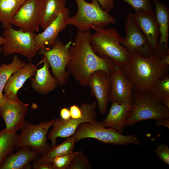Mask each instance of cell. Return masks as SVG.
Segmentation results:
<instances>
[{
	"label": "cell",
	"mask_w": 169,
	"mask_h": 169,
	"mask_svg": "<svg viewBox=\"0 0 169 169\" xmlns=\"http://www.w3.org/2000/svg\"><path fill=\"white\" fill-rule=\"evenodd\" d=\"M72 43L70 41L64 44L57 38L51 48L44 46L37 51L47 59L53 76L60 87L67 83L70 74L66 69L70 58L69 49Z\"/></svg>",
	"instance_id": "cell-8"
},
{
	"label": "cell",
	"mask_w": 169,
	"mask_h": 169,
	"mask_svg": "<svg viewBox=\"0 0 169 169\" xmlns=\"http://www.w3.org/2000/svg\"><path fill=\"white\" fill-rule=\"evenodd\" d=\"M155 4V13L159 25L160 39L153 53L157 58H161L169 54L168 46L169 37V9L159 1L153 0Z\"/></svg>",
	"instance_id": "cell-18"
},
{
	"label": "cell",
	"mask_w": 169,
	"mask_h": 169,
	"mask_svg": "<svg viewBox=\"0 0 169 169\" xmlns=\"http://www.w3.org/2000/svg\"><path fill=\"white\" fill-rule=\"evenodd\" d=\"M97 102L94 100L90 103H83L79 106L82 116L78 119L70 118L63 120L55 118L53 129L49 132L47 137L51 141V146L56 145L59 137L67 138L72 136L77 127L84 122L93 123L97 121L96 108Z\"/></svg>",
	"instance_id": "cell-9"
},
{
	"label": "cell",
	"mask_w": 169,
	"mask_h": 169,
	"mask_svg": "<svg viewBox=\"0 0 169 169\" xmlns=\"http://www.w3.org/2000/svg\"><path fill=\"white\" fill-rule=\"evenodd\" d=\"M43 67L37 70L34 78L31 81L32 88L36 92L45 95L55 89L58 86L55 78L50 74V65L46 58L42 57Z\"/></svg>",
	"instance_id": "cell-20"
},
{
	"label": "cell",
	"mask_w": 169,
	"mask_h": 169,
	"mask_svg": "<svg viewBox=\"0 0 169 169\" xmlns=\"http://www.w3.org/2000/svg\"><path fill=\"white\" fill-rule=\"evenodd\" d=\"M69 110L71 118L76 119L81 117L82 112L79 106L73 104L70 106Z\"/></svg>",
	"instance_id": "cell-34"
},
{
	"label": "cell",
	"mask_w": 169,
	"mask_h": 169,
	"mask_svg": "<svg viewBox=\"0 0 169 169\" xmlns=\"http://www.w3.org/2000/svg\"><path fill=\"white\" fill-rule=\"evenodd\" d=\"M95 33L91 34L90 42L93 51L98 56L108 57L121 68L128 64L131 54L120 42L122 37L115 28L94 27Z\"/></svg>",
	"instance_id": "cell-3"
},
{
	"label": "cell",
	"mask_w": 169,
	"mask_h": 169,
	"mask_svg": "<svg viewBox=\"0 0 169 169\" xmlns=\"http://www.w3.org/2000/svg\"><path fill=\"white\" fill-rule=\"evenodd\" d=\"M132 15L147 38L154 53L158 44L160 36L159 25L155 12L151 8L146 11L136 12L132 13Z\"/></svg>",
	"instance_id": "cell-17"
},
{
	"label": "cell",
	"mask_w": 169,
	"mask_h": 169,
	"mask_svg": "<svg viewBox=\"0 0 169 169\" xmlns=\"http://www.w3.org/2000/svg\"><path fill=\"white\" fill-rule=\"evenodd\" d=\"M103 9L109 13L113 9L114 0H97Z\"/></svg>",
	"instance_id": "cell-33"
},
{
	"label": "cell",
	"mask_w": 169,
	"mask_h": 169,
	"mask_svg": "<svg viewBox=\"0 0 169 169\" xmlns=\"http://www.w3.org/2000/svg\"><path fill=\"white\" fill-rule=\"evenodd\" d=\"M69 17V11L65 7L43 32L35 34L34 38L37 51L45 45H48L51 48L53 47L59 33L68 25L67 21Z\"/></svg>",
	"instance_id": "cell-16"
},
{
	"label": "cell",
	"mask_w": 169,
	"mask_h": 169,
	"mask_svg": "<svg viewBox=\"0 0 169 169\" xmlns=\"http://www.w3.org/2000/svg\"><path fill=\"white\" fill-rule=\"evenodd\" d=\"M78 6L77 13L69 17L68 25L75 27L78 30L84 32L94 27L105 28L115 23V18L102 9L97 0L89 3L85 0H75Z\"/></svg>",
	"instance_id": "cell-4"
},
{
	"label": "cell",
	"mask_w": 169,
	"mask_h": 169,
	"mask_svg": "<svg viewBox=\"0 0 169 169\" xmlns=\"http://www.w3.org/2000/svg\"><path fill=\"white\" fill-rule=\"evenodd\" d=\"M22 0L24 1H25L26 0Z\"/></svg>",
	"instance_id": "cell-41"
},
{
	"label": "cell",
	"mask_w": 169,
	"mask_h": 169,
	"mask_svg": "<svg viewBox=\"0 0 169 169\" xmlns=\"http://www.w3.org/2000/svg\"><path fill=\"white\" fill-rule=\"evenodd\" d=\"M35 34L34 32L24 31L21 28L15 30L10 24L5 28L3 34V37L5 40L2 46L3 55L8 56L18 54L31 61L37 53Z\"/></svg>",
	"instance_id": "cell-7"
},
{
	"label": "cell",
	"mask_w": 169,
	"mask_h": 169,
	"mask_svg": "<svg viewBox=\"0 0 169 169\" xmlns=\"http://www.w3.org/2000/svg\"><path fill=\"white\" fill-rule=\"evenodd\" d=\"M132 109V104L112 103L106 117L100 122L104 127L112 128L122 134Z\"/></svg>",
	"instance_id": "cell-19"
},
{
	"label": "cell",
	"mask_w": 169,
	"mask_h": 169,
	"mask_svg": "<svg viewBox=\"0 0 169 169\" xmlns=\"http://www.w3.org/2000/svg\"><path fill=\"white\" fill-rule=\"evenodd\" d=\"M78 151L57 157L53 159L51 162L53 166L54 169H68L74 158Z\"/></svg>",
	"instance_id": "cell-30"
},
{
	"label": "cell",
	"mask_w": 169,
	"mask_h": 169,
	"mask_svg": "<svg viewBox=\"0 0 169 169\" xmlns=\"http://www.w3.org/2000/svg\"><path fill=\"white\" fill-rule=\"evenodd\" d=\"M37 69L32 63L26 64L11 75L3 89L5 93H11L17 95L18 90L28 78L34 76Z\"/></svg>",
	"instance_id": "cell-21"
},
{
	"label": "cell",
	"mask_w": 169,
	"mask_h": 169,
	"mask_svg": "<svg viewBox=\"0 0 169 169\" xmlns=\"http://www.w3.org/2000/svg\"><path fill=\"white\" fill-rule=\"evenodd\" d=\"M162 62L166 66L169 65V54L160 59Z\"/></svg>",
	"instance_id": "cell-38"
},
{
	"label": "cell",
	"mask_w": 169,
	"mask_h": 169,
	"mask_svg": "<svg viewBox=\"0 0 169 169\" xmlns=\"http://www.w3.org/2000/svg\"><path fill=\"white\" fill-rule=\"evenodd\" d=\"M19 135L4 129L0 135V168L7 157L15 149Z\"/></svg>",
	"instance_id": "cell-27"
},
{
	"label": "cell",
	"mask_w": 169,
	"mask_h": 169,
	"mask_svg": "<svg viewBox=\"0 0 169 169\" xmlns=\"http://www.w3.org/2000/svg\"><path fill=\"white\" fill-rule=\"evenodd\" d=\"M125 29L126 36L122 38L120 44L130 54H136L146 58L153 54L147 38L134 20L131 12L127 14Z\"/></svg>",
	"instance_id": "cell-12"
},
{
	"label": "cell",
	"mask_w": 169,
	"mask_h": 169,
	"mask_svg": "<svg viewBox=\"0 0 169 169\" xmlns=\"http://www.w3.org/2000/svg\"><path fill=\"white\" fill-rule=\"evenodd\" d=\"M132 109L125 123L132 126L149 119L169 117V108L158 100L149 91L133 92Z\"/></svg>",
	"instance_id": "cell-5"
},
{
	"label": "cell",
	"mask_w": 169,
	"mask_h": 169,
	"mask_svg": "<svg viewBox=\"0 0 169 169\" xmlns=\"http://www.w3.org/2000/svg\"><path fill=\"white\" fill-rule=\"evenodd\" d=\"M34 169H54L53 164L50 162H45L37 161L33 166Z\"/></svg>",
	"instance_id": "cell-35"
},
{
	"label": "cell",
	"mask_w": 169,
	"mask_h": 169,
	"mask_svg": "<svg viewBox=\"0 0 169 169\" xmlns=\"http://www.w3.org/2000/svg\"><path fill=\"white\" fill-rule=\"evenodd\" d=\"M92 166L87 157L81 150L78 151L68 169H90Z\"/></svg>",
	"instance_id": "cell-29"
},
{
	"label": "cell",
	"mask_w": 169,
	"mask_h": 169,
	"mask_svg": "<svg viewBox=\"0 0 169 169\" xmlns=\"http://www.w3.org/2000/svg\"><path fill=\"white\" fill-rule=\"evenodd\" d=\"M38 153L28 147L21 148L17 152L10 154L1 166L0 169H22L27 166L37 157Z\"/></svg>",
	"instance_id": "cell-22"
},
{
	"label": "cell",
	"mask_w": 169,
	"mask_h": 169,
	"mask_svg": "<svg viewBox=\"0 0 169 169\" xmlns=\"http://www.w3.org/2000/svg\"><path fill=\"white\" fill-rule=\"evenodd\" d=\"M130 5L136 12L143 11L151 8L150 0H121Z\"/></svg>",
	"instance_id": "cell-31"
},
{
	"label": "cell",
	"mask_w": 169,
	"mask_h": 169,
	"mask_svg": "<svg viewBox=\"0 0 169 169\" xmlns=\"http://www.w3.org/2000/svg\"><path fill=\"white\" fill-rule=\"evenodd\" d=\"M76 142L86 138H93L101 142L118 145L129 144L141 145L134 135H123L115 130L103 126L100 122H84L80 125L72 135Z\"/></svg>",
	"instance_id": "cell-6"
},
{
	"label": "cell",
	"mask_w": 169,
	"mask_h": 169,
	"mask_svg": "<svg viewBox=\"0 0 169 169\" xmlns=\"http://www.w3.org/2000/svg\"><path fill=\"white\" fill-rule=\"evenodd\" d=\"M88 86L90 88L92 95L97 100L100 113L104 114L107 110L110 90L109 74L103 70L93 72L89 77Z\"/></svg>",
	"instance_id": "cell-15"
},
{
	"label": "cell",
	"mask_w": 169,
	"mask_h": 169,
	"mask_svg": "<svg viewBox=\"0 0 169 169\" xmlns=\"http://www.w3.org/2000/svg\"><path fill=\"white\" fill-rule=\"evenodd\" d=\"M131 54L128 64L122 69L132 83L134 91H150L157 80L168 72L169 66L153 54L146 58L136 54Z\"/></svg>",
	"instance_id": "cell-2"
},
{
	"label": "cell",
	"mask_w": 169,
	"mask_h": 169,
	"mask_svg": "<svg viewBox=\"0 0 169 169\" xmlns=\"http://www.w3.org/2000/svg\"><path fill=\"white\" fill-rule=\"evenodd\" d=\"M5 41V38L0 35V54L3 52L2 46Z\"/></svg>",
	"instance_id": "cell-39"
},
{
	"label": "cell",
	"mask_w": 169,
	"mask_h": 169,
	"mask_svg": "<svg viewBox=\"0 0 169 169\" xmlns=\"http://www.w3.org/2000/svg\"><path fill=\"white\" fill-rule=\"evenodd\" d=\"M24 1L0 0V22L3 28L11 24V20Z\"/></svg>",
	"instance_id": "cell-25"
},
{
	"label": "cell",
	"mask_w": 169,
	"mask_h": 169,
	"mask_svg": "<svg viewBox=\"0 0 169 169\" xmlns=\"http://www.w3.org/2000/svg\"><path fill=\"white\" fill-rule=\"evenodd\" d=\"M110 90L109 101L119 104H132L133 88L121 68L115 65L109 74Z\"/></svg>",
	"instance_id": "cell-14"
},
{
	"label": "cell",
	"mask_w": 169,
	"mask_h": 169,
	"mask_svg": "<svg viewBox=\"0 0 169 169\" xmlns=\"http://www.w3.org/2000/svg\"><path fill=\"white\" fill-rule=\"evenodd\" d=\"M76 142L74 137L72 136L67 138L63 142L58 145L50 146L49 149L42 154L38 161L50 162L55 158L73 152Z\"/></svg>",
	"instance_id": "cell-24"
},
{
	"label": "cell",
	"mask_w": 169,
	"mask_h": 169,
	"mask_svg": "<svg viewBox=\"0 0 169 169\" xmlns=\"http://www.w3.org/2000/svg\"><path fill=\"white\" fill-rule=\"evenodd\" d=\"M66 0H44L40 26L44 30L65 8Z\"/></svg>",
	"instance_id": "cell-23"
},
{
	"label": "cell",
	"mask_w": 169,
	"mask_h": 169,
	"mask_svg": "<svg viewBox=\"0 0 169 169\" xmlns=\"http://www.w3.org/2000/svg\"><path fill=\"white\" fill-rule=\"evenodd\" d=\"M26 63L17 54L13 58V61L7 64L4 63L0 65V100L2 98L4 87L10 76L15 71L24 66Z\"/></svg>",
	"instance_id": "cell-26"
},
{
	"label": "cell",
	"mask_w": 169,
	"mask_h": 169,
	"mask_svg": "<svg viewBox=\"0 0 169 169\" xmlns=\"http://www.w3.org/2000/svg\"><path fill=\"white\" fill-rule=\"evenodd\" d=\"M90 30L77 31L69 52L70 58L66 69L82 87L88 86L90 74L98 70L105 71L109 74L116 64L108 57L98 56L93 51L89 40Z\"/></svg>",
	"instance_id": "cell-1"
},
{
	"label": "cell",
	"mask_w": 169,
	"mask_h": 169,
	"mask_svg": "<svg viewBox=\"0 0 169 169\" xmlns=\"http://www.w3.org/2000/svg\"><path fill=\"white\" fill-rule=\"evenodd\" d=\"M44 0H26L13 17L11 23L25 32H38Z\"/></svg>",
	"instance_id": "cell-13"
},
{
	"label": "cell",
	"mask_w": 169,
	"mask_h": 169,
	"mask_svg": "<svg viewBox=\"0 0 169 169\" xmlns=\"http://www.w3.org/2000/svg\"><path fill=\"white\" fill-rule=\"evenodd\" d=\"M155 125L158 127L163 126L169 128V117L156 120Z\"/></svg>",
	"instance_id": "cell-37"
},
{
	"label": "cell",
	"mask_w": 169,
	"mask_h": 169,
	"mask_svg": "<svg viewBox=\"0 0 169 169\" xmlns=\"http://www.w3.org/2000/svg\"><path fill=\"white\" fill-rule=\"evenodd\" d=\"M2 132V131H0V135H1Z\"/></svg>",
	"instance_id": "cell-40"
},
{
	"label": "cell",
	"mask_w": 169,
	"mask_h": 169,
	"mask_svg": "<svg viewBox=\"0 0 169 169\" xmlns=\"http://www.w3.org/2000/svg\"><path fill=\"white\" fill-rule=\"evenodd\" d=\"M55 120L54 119L35 125L25 121L21 129V132L18 135L15 149L28 147L42 155L45 153L50 147L47 142V132L53 126Z\"/></svg>",
	"instance_id": "cell-10"
},
{
	"label": "cell",
	"mask_w": 169,
	"mask_h": 169,
	"mask_svg": "<svg viewBox=\"0 0 169 169\" xmlns=\"http://www.w3.org/2000/svg\"><path fill=\"white\" fill-rule=\"evenodd\" d=\"M28 105L20 100L17 95L5 93L0 100V115L4 120L5 130L13 133L21 129Z\"/></svg>",
	"instance_id": "cell-11"
},
{
	"label": "cell",
	"mask_w": 169,
	"mask_h": 169,
	"mask_svg": "<svg viewBox=\"0 0 169 169\" xmlns=\"http://www.w3.org/2000/svg\"><path fill=\"white\" fill-rule=\"evenodd\" d=\"M60 118L63 120H67L71 118L69 109L67 107L62 108L60 111Z\"/></svg>",
	"instance_id": "cell-36"
},
{
	"label": "cell",
	"mask_w": 169,
	"mask_h": 169,
	"mask_svg": "<svg viewBox=\"0 0 169 169\" xmlns=\"http://www.w3.org/2000/svg\"><path fill=\"white\" fill-rule=\"evenodd\" d=\"M149 92L169 108V75L168 73L157 80Z\"/></svg>",
	"instance_id": "cell-28"
},
{
	"label": "cell",
	"mask_w": 169,
	"mask_h": 169,
	"mask_svg": "<svg viewBox=\"0 0 169 169\" xmlns=\"http://www.w3.org/2000/svg\"><path fill=\"white\" fill-rule=\"evenodd\" d=\"M158 157L164 163L169 164V148L164 143L159 144L155 150Z\"/></svg>",
	"instance_id": "cell-32"
}]
</instances>
